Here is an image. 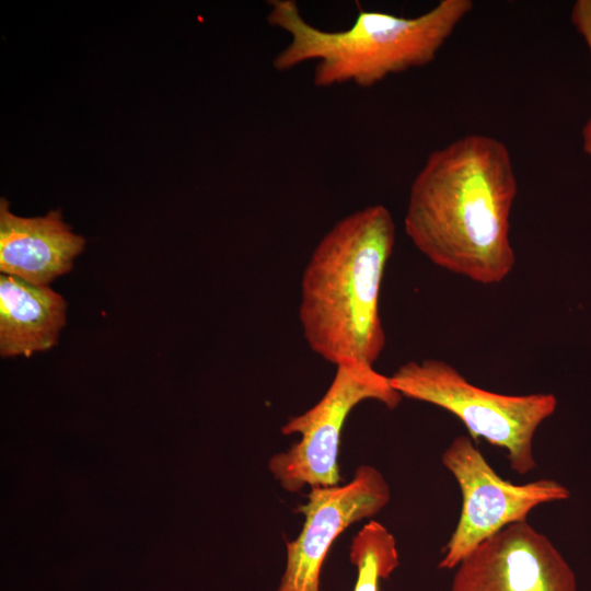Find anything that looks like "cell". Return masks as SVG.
I'll return each instance as SVG.
<instances>
[{"label":"cell","mask_w":591,"mask_h":591,"mask_svg":"<svg viewBox=\"0 0 591 591\" xmlns=\"http://www.w3.org/2000/svg\"><path fill=\"white\" fill-rule=\"evenodd\" d=\"M518 181L501 140L471 134L432 151L408 193L404 229L432 264L482 285L515 264L510 215Z\"/></svg>","instance_id":"6da1fadb"},{"label":"cell","mask_w":591,"mask_h":591,"mask_svg":"<svg viewBox=\"0 0 591 591\" xmlns=\"http://www.w3.org/2000/svg\"><path fill=\"white\" fill-rule=\"evenodd\" d=\"M383 205L337 221L314 247L301 277L299 322L313 352L334 364L373 366L385 347L380 292L395 245Z\"/></svg>","instance_id":"7a4b0ae2"},{"label":"cell","mask_w":591,"mask_h":591,"mask_svg":"<svg viewBox=\"0 0 591 591\" xmlns=\"http://www.w3.org/2000/svg\"><path fill=\"white\" fill-rule=\"evenodd\" d=\"M267 22L290 40L274 57L277 71L316 61L313 84L371 88L391 74L427 66L471 12V0H441L414 18L360 10L352 24L326 31L310 24L293 0L269 1Z\"/></svg>","instance_id":"3957f363"},{"label":"cell","mask_w":591,"mask_h":591,"mask_svg":"<svg viewBox=\"0 0 591 591\" xmlns=\"http://www.w3.org/2000/svg\"><path fill=\"white\" fill-rule=\"evenodd\" d=\"M389 378L403 397L448 410L464 424L472 439L483 438L503 449L515 473L525 475L535 468L533 439L540 425L554 414L555 395L494 393L439 359L410 360Z\"/></svg>","instance_id":"277c9868"},{"label":"cell","mask_w":591,"mask_h":591,"mask_svg":"<svg viewBox=\"0 0 591 591\" xmlns=\"http://www.w3.org/2000/svg\"><path fill=\"white\" fill-rule=\"evenodd\" d=\"M402 398L390 378L373 366L356 361L337 364L322 398L281 427L282 434L298 433L301 438L287 451L269 459L271 475L288 493H298L306 486L338 485L341 479L338 466L340 437L351 410L364 401H376L394 409Z\"/></svg>","instance_id":"5b68a950"},{"label":"cell","mask_w":591,"mask_h":591,"mask_svg":"<svg viewBox=\"0 0 591 591\" xmlns=\"http://www.w3.org/2000/svg\"><path fill=\"white\" fill-rule=\"evenodd\" d=\"M441 461L460 486L462 507L442 549L440 569L455 568L485 540L512 523L526 521L537 506L569 497L568 489L552 479L518 485L501 478L465 434L452 440Z\"/></svg>","instance_id":"8992f818"},{"label":"cell","mask_w":591,"mask_h":591,"mask_svg":"<svg viewBox=\"0 0 591 591\" xmlns=\"http://www.w3.org/2000/svg\"><path fill=\"white\" fill-rule=\"evenodd\" d=\"M390 499L387 482L371 465L358 466L345 485L311 488L308 501L297 508L304 523L297 538L286 543V567L276 591H321L323 564L335 540Z\"/></svg>","instance_id":"52a82bcc"},{"label":"cell","mask_w":591,"mask_h":591,"mask_svg":"<svg viewBox=\"0 0 591 591\" xmlns=\"http://www.w3.org/2000/svg\"><path fill=\"white\" fill-rule=\"evenodd\" d=\"M450 591H577L568 563L526 521L476 546L455 567Z\"/></svg>","instance_id":"ba28073f"},{"label":"cell","mask_w":591,"mask_h":591,"mask_svg":"<svg viewBox=\"0 0 591 591\" xmlns=\"http://www.w3.org/2000/svg\"><path fill=\"white\" fill-rule=\"evenodd\" d=\"M85 240L62 221L60 210L20 217L0 199V270L36 286H48L71 270Z\"/></svg>","instance_id":"9c48e42d"},{"label":"cell","mask_w":591,"mask_h":591,"mask_svg":"<svg viewBox=\"0 0 591 591\" xmlns=\"http://www.w3.org/2000/svg\"><path fill=\"white\" fill-rule=\"evenodd\" d=\"M67 303L48 286L0 276V354L30 357L57 344Z\"/></svg>","instance_id":"30bf717a"},{"label":"cell","mask_w":591,"mask_h":591,"mask_svg":"<svg viewBox=\"0 0 591 591\" xmlns=\"http://www.w3.org/2000/svg\"><path fill=\"white\" fill-rule=\"evenodd\" d=\"M349 559L357 568L354 591H379L380 580L399 565L396 540L383 524L370 521L354 536Z\"/></svg>","instance_id":"8fae6325"},{"label":"cell","mask_w":591,"mask_h":591,"mask_svg":"<svg viewBox=\"0 0 591 591\" xmlns=\"http://www.w3.org/2000/svg\"><path fill=\"white\" fill-rule=\"evenodd\" d=\"M570 18L591 54V0H577L572 5ZM581 135L583 151L591 159V117L584 124Z\"/></svg>","instance_id":"7c38bea8"}]
</instances>
